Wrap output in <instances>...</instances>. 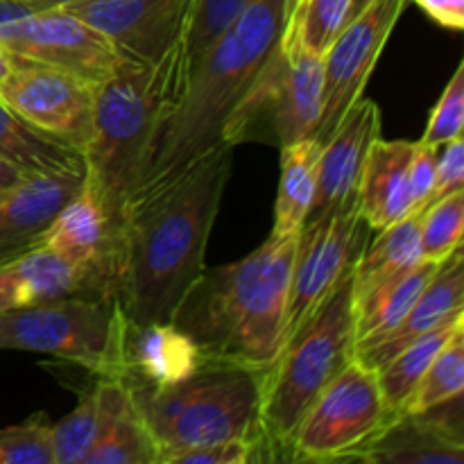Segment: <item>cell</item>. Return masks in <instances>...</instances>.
I'll use <instances>...</instances> for the list:
<instances>
[{
    "label": "cell",
    "instance_id": "e575fe53",
    "mask_svg": "<svg viewBox=\"0 0 464 464\" xmlns=\"http://www.w3.org/2000/svg\"><path fill=\"white\" fill-rule=\"evenodd\" d=\"M438 168V145H426L415 140L411 166H408V190H411L412 211H424L430 204Z\"/></svg>",
    "mask_w": 464,
    "mask_h": 464
},
{
    "label": "cell",
    "instance_id": "cb8c5ba5",
    "mask_svg": "<svg viewBox=\"0 0 464 464\" xmlns=\"http://www.w3.org/2000/svg\"><path fill=\"white\" fill-rule=\"evenodd\" d=\"M0 159L23 175L84 172V154L63 140L53 139L14 113L0 100Z\"/></svg>",
    "mask_w": 464,
    "mask_h": 464
},
{
    "label": "cell",
    "instance_id": "ac0fdd59",
    "mask_svg": "<svg viewBox=\"0 0 464 464\" xmlns=\"http://www.w3.org/2000/svg\"><path fill=\"white\" fill-rule=\"evenodd\" d=\"M464 313V258L462 247L456 249L438 272L429 281L411 311L406 313L401 322L388 334L379 338L362 340L353 347V358L367 370L376 372L397 356L403 347L417 340L420 335L429 334L435 326L453 320Z\"/></svg>",
    "mask_w": 464,
    "mask_h": 464
},
{
    "label": "cell",
    "instance_id": "4fadbf2b",
    "mask_svg": "<svg viewBox=\"0 0 464 464\" xmlns=\"http://www.w3.org/2000/svg\"><path fill=\"white\" fill-rule=\"evenodd\" d=\"M14 59V71L0 84V100L32 127L84 152L93 131L95 89L44 63Z\"/></svg>",
    "mask_w": 464,
    "mask_h": 464
},
{
    "label": "cell",
    "instance_id": "8992f818",
    "mask_svg": "<svg viewBox=\"0 0 464 464\" xmlns=\"http://www.w3.org/2000/svg\"><path fill=\"white\" fill-rule=\"evenodd\" d=\"M353 266L317 311L261 370L258 426L272 460H290V440L313 399L353 361Z\"/></svg>",
    "mask_w": 464,
    "mask_h": 464
},
{
    "label": "cell",
    "instance_id": "277c9868",
    "mask_svg": "<svg viewBox=\"0 0 464 464\" xmlns=\"http://www.w3.org/2000/svg\"><path fill=\"white\" fill-rule=\"evenodd\" d=\"M188 77L181 34L152 62L121 54L111 75L95 89L93 131L82 152L84 184L121 231L150 143L184 95Z\"/></svg>",
    "mask_w": 464,
    "mask_h": 464
},
{
    "label": "cell",
    "instance_id": "9c48e42d",
    "mask_svg": "<svg viewBox=\"0 0 464 464\" xmlns=\"http://www.w3.org/2000/svg\"><path fill=\"white\" fill-rule=\"evenodd\" d=\"M0 45L9 54L68 72L98 89L121 62L116 45L63 7L0 0Z\"/></svg>",
    "mask_w": 464,
    "mask_h": 464
},
{
    "label": "cell",
    "instance_id": "6da1fadb",
    "mask_svg": "<svg viewBox=\"0 0 464 464\" xmlns=\"http://www.w3.org/2000/svg\"><path fill=\"white\" fill-rule=\"evenodd\" d=\"M229 143L122 222L116 302L131 324H166L207 270V243L234 166Z\"/></svg>",
    "mask_w": 464,
    "mask_h": 464
},
{
    "label": "cell",
    "instance_id": "e0dca14e",
    "mask_svg": "<svg viewBox=\"0 0 464 464\" xmlns=\"http://www.w3.org/2000/svg\"><path fill=\"white\" fill-rule=\"evenodd\" d=\"M82 181L84 172L27 175L0 193V266L39 247L41 236Z\"/></svg>",
    "mask_w": 464,
    "mask_h": 464
},
{
    "label": "cell",
    "instance_id": "8fae6325",
    "mask_svg": "<svg viewBox=\"0 0 464 464\" xmlns=\"http://www.w3.org/2000/svg\"><path fill=\"white\" fill-rule=\"evenodd\" d=\"M367 225L356 208L306 222L297 234L288 304H285L284 343L317 311L344 272L353 266L365 245Z\"/></svg>",
    "mask_w": 464,
    "mask_h": 464
},
{
    "label": "cell",
    "instance_id": "83f0119b",
    "mask_svg": "<svg viewBox=\"0 0 464 464\" xmlns=\"http://www.w3.org/2000/svg\"><path fill=\"white\" fill-rule=\"evenodd\" d=\"M464 392V329L458 331L435 356L417 388L403 403L401 412L420 415L449 399L460 397Z\"/></svg>",
    "mask_w": 464,
    "mask_h": 464
},
{
    "label": "cell",
    "instance_id": "52a82bcc",
    "mask_svg": "<svg viewBox=\"0 0 464 464\" xmlns=\"http://www.w3.org/2000/svg\"><path fill=\"white\" fill-rule=\"evenodd\" d=\"M324 109V62L284 25L252 86L227 121L222 140L284 148L315 139Z\"/></svg>",
    "mask_w": 464,
    "mask_h": 464
},
{
    "label": "cell",
    "instance_id": "836d02e7",
    "mask_svg": "<svg viewBox=\"0 0 464 464\" xmlns=\"http://www.w3.org/2000/svg\"><path fill=\"white\" fill-rule=\"evenodd\" d=\"M464 125V63H458L449 80L447 89L440 95L438 104L430 111L429 125H426L421 143L426 145H442L447 140L462 136Z\"/></svg>",
    "mask_w": 464,
    "mask_h": 464
},
{
    "label": "cell",
    "instance_id": "d6a6232c",
    "mask_svg": "<svg viewBox=\"0 0 464 464\" xmlns=\"http://www.w3.org/2000/svg\"><path fill=\"white\" fill-rule=\"evenodd\" d=\"M0 464H53L50 421L44 412L0 429Z\"/></svg>",
    "mask_w": 464,
    "mask_h": 464
},
{
    "label": "cell",
    "instance_id": "ffe728a7",
    "mask_svg": "<svg viewBox=\"0 0 464 464\" xmlns=\"http://www.w3.org/2000/svg\"><path fill=\"white\" fill-rule=\"evenodd\" d=\"M98 435L84 464H161L159 449L121 379L98 376Z\"/></svg>",
    "mask_w": 464,
    "mask_h": 464
},
{
    "label": "cell",
    "instance_id": "7c38bea8",
    "mask_svg": "<svg viewBox=\"0 0 464 464\" xmlns=\"http://www.w3.org/2000/svg\"><path fill=\"white\" fill-rule=\"evenodd\" d=\"M408 0H372L353 21L340 30L329 45L324 62V109L315 139L324 143L347 113V109L362 98L367 80L401 18Z\"/></svg>",
    "mask_w": 464,
    "mask_h": 464
},
{
    "label": "cell",
    "instance_id": "30bf717a",
    "mask_svg": "<svg viewBox=\"0 0 464 464\" xmlns=\"http://www.w3.org/2000/svg\"><path fill=\"white\" fill-rule=\"evenodd\" d=\"M392 417L376 372L353 358L304 412L290 440V460H347Z\"/></svg>",
    "mask_w": 464,
    "mask_h": 464
},
{
    "label": "cell",
    "instance_id": "4316f807",
    "mask_svg": "<svg viewBox=\"0 0 464 464\" xmlns=\"http://www.w3.org/2000/svg\"><path fill=\"white\" fill-rule=\"evenodd\" d=\"M460 329H464V313L453 317V320L444 322V324L435 326L433 331L420 335L417 340H412L397 356L390 358L381 370H376V381H379L383 401L394 415L401 412L403 403L408 401V397L417 388L421 376L426 374L430 362L435 361V356L442 352L444 344Z\"/></svg>",
    "mask_w": 464,
    "mask_h": 464
},
{
    "label": "cell",
    "instance_id": "484cf974",
    "mask_svg": "<svg viewBox=\"0 0 464 464\" xmlns=\"http://www.w3.org/2000/svg\"><path fill=\"white\" fill-rule=\"evenodd\" d=\"M421 211L408 213L362 245L353 261V295H362L421 261Z\"/></svg>",
    "mask_w": 464,
    "mask_h": 464
},
{
    "label": "cell",
    "instance_id": "4dcf8cb0",
    "mask_svg": "<svg viewBox=\"0 0 464 464\" xmlns=\"http://www.w3.org/2000/svg\"><path fill=\"white\" fill-rule=\"evenodd\" d=\"M347 12L349 0H290L285 25L322 57L347 23Z\"/></svg>",
    "mask_w": 464,
    "mask_h": 464
},
{
    "label": "cell",
    "instance_id": "74e56055",
    "mask_svg": "<svg viewBox=\"0 0 464 464\" xmlns=\"http://www.w3.org/2000/svg\"><path fill=\"white\" fill-rule=\"evenodd\" d=\"M23 177H27V175H23L18 168H14L12 163H7L5 159H0V193L7 188H12L14 184H18Z\"/></svg>",
    "mask_w": 464,
    "mask_h": 464
},
{
    "label": "cell",
    "instance_id": "ba28073f",
    "mask_svg": "<svg viewBox=\"0 0 464 464\" xmlns=\"http://www.w3.org/2000/svg\"><path fill=\"white\" fill-rule=\"evenodd\" d=\"M127 317L116 297H63L0 313V352L45 353L121 379Z\"/></svg>",
    "mask_w": 464,
    "mask_h": 464
},
{
    "label": "cell",
    "instance_id": "d4e9b609",
    "mask_svg": "<svg viewBox=\"0 0 464 464\" xmlns=\"http://www.w3.org/2000/svg\"><path fill=\"white\" fill-rule=\"evenodd\" d=\"M281 150V175L275 202L272 236H297L311 211L317 188V163L322 143L317 139L295 140Z\"/></svg>",
    "mask_w": 464,
    "mask_h": 464
},
{
    "label": "cell",
    "instance_id": "1f68e13d",
    "mask_svg": "<svg viewBox=\"0 0 464 464\" xmlns=\"http://www.w3.org/2000/svg\"><path fill=\"white\" fill-rule=\"evenodd\" d=\"M249 0H193L184 30V50L188 68L198 66L199 59L225 34L231 23L240 16Z\"/></svg>",
    "mask_w": 464,
    "mask_h": 464
},
{
    "label": "cell",
    "instance_id": "7402d4cb",
    "mask_svg": "<svg viewBox=\"0 0 464 464\" xmlns=\"http://www.w3.org/2000/svg\"><path fill=\"white\" fill-rule=\"evenodd\" d=\"M412 150V140H385L383 136L372 143L356 198V211L367 229L381 231L412 213L408 190Z\"/></svg>",
    "mask_w": 464,
    "mask_h": 464
},
{
    "label": "cell",
    "instance_id": "d6986e66",
    "mask_svg": "<svg viewBox=\"0 0 464 464\" xmlns=\"http://www.w3.org/2000/svg\"><path fill=\"white\" fill-rule=\"evenodd\" d=\"M75 295L113 297L95 284L93 276L45 247H34L0 266V313Z\"/></svg>",
    "mask_w": 464,
    "mask_h": 464
},
{
    "label": "cell",
    "instance_id": "5b68a950",
    "mask_svg": "<svg viewBox=\"0 0 464 464\" xmlns=\"http://www.w3.org/2000/svg\"><path fill=\"white\" fill-rule=\"evenodd\" d=\"M125 385L157 444L161 464L190 449L263 438L258 426L261 370L204 358L188 376L172 383Z\"/></svg>",
    "mask_w": 464,
    "mask_h": 464
},
{
    "label": "cell",
    "instance_id": "ab89813d",
    "mask_svg": "<svg viewBox=\"0 0 464 464\" xmlns=\"http://www.w3.org/2000/svg\"><path fill=\"white\" fill-rule=\"evenodd\" d=\"M25 3L34 5V7L45 9V7H68V5L82 3V0H25Z\"/></svg>",
    "mask_w": 464,
    "mask_h": 464
},
{
    "label": "cell",
    "instance_id": "44dd1931",
    "mask_svg": "<svg viewBox=\"0 0 464 464\" xmlns=\"http://www.w3.org/2000/svg\"><path fill=\"white\" fill-rule=\"evenodd\" d=\"M204 361L198 344L166 324H131L127 322L122 343L121 381L130 385H166L188 376Z\"/></svg>",
    "mask_w": 464,
    "mask_h": 464
},
{
    "label": "cell",
    "instance_id": "3957f363",
    "mask_svg": "<svg viewBox=\"0 0 464 464\" xmlns=\"http://www.w3.org/2000/svg\"><path fill=\"white\" fill-rule=\"evenodd\" d=\"M295 245L297 236H270L240 261L207 267L170 322L204 358L266 370L284 347Z\"/></svg>",
    "mask_w": 464,
    "mask_h": 464
},
{
    "label": "cell",
    "instance_id": "603a6c76",
    "mask_svg": "<svg viewBox=\"0 0 464 464\" xmlns=\"http://www.w3.org/2000/svg\"><path fill=\"white\" fill-rule=\"evenodd\" d=\"M442 263L426 261L421 258L401 275L383 281L376 288L362 295H353V329H356V343L379 338V335L392 331L399 322L406 317L412 304L429 285L433 275Z\"/></svg>",
    "mask_w": 464,
    "mask_h": 464
},
{
    "label": "cell",
    "instance_id": "7a4b0ae2",
    "mask_svg": "<svg viewBox=\"0 0 464 464\" xmlns=\"http://www.w3.org/2000/svg\"><path fill=\"white\" fill-rule=\"evenodd\" d=\"M288 7L290 0H249L229 30L199 59L184 95L150 143L125 218L225 143L227 121L279 41Z\"/></svg>",
    "mask_w": 464,
    "mask_h": 464
},
{
    "label": "cell",
    "instance_id": "d590c367",
    "mask_svg": "<svg viewBox=\"0 0 464 464\" xmlns=\"http://www.w3.org/2000/svg\"><path fill=\"white\" fill-rule=\"evenodd\" d=\"M464 188V143L462 136L438 145V168H435V186L430 202Z\"/></svg>",
    "mask_w": 464,
    "mask_h": 464
},
{
    "label": "cell",
    "instance_id": "f1b7e54d",
    "mask_svg": "<svg viewBox=\"0 0 464 464\" xmlns=\"http://www.w3.org/2000/svg\"><path fill=\"white\" fill-rule=\"evenodd\" d=\"M100 403L98 385L80 392L75 411L63 417L57 424H50V451L53 464H84L86 453L91 451L98 435Z\"/></svg>",
    "mask_w": 464,
    "mask_h": 464
},
{
    "label": "cell",
    "instance_id": "8d00e7d4",
    "mask_svg": "<svg viewBox=\"0 0 464 464\" xmlns=\"http://www.w3.org/2000/svg\"><path fill=\"white\" fill-rule=\"evenodd\" d=\"M415 3L440 25L456 32L464 27V0H415Z\"/></svg>",
    "mask_w": 464,
    "mask_h": 464
},
{
    "label": "cell",
    "instance_id": "60d3db41",
    "mask_svg": "<svg viewBox=\"0 0 464 464\" xmlns=\"http://www.w3.org/2000/svg\"><path fill=\"white\" fill-rule=\"evenodd\" d=\"M372 0H349V12H347V23L349 21H353V18L358 16V14L362 12V9L367 7V5H370ZM347 23H344V25H347Z\"/></svg>",
    "mask_w": 464,
    "mask_h": 464
},
{
    "label": "cell",
    "instance_id": "9a60e30c",
    "mask_svg": "<svg viewBox=\"0 0 464 464\" xmlns=\"http://www.w3.org/2000/svg\"><path fill=\"white\" fill-rule=\"evenodd\" d=\"M379 136V107L372 100L358 98L340 118L329 139L322 143L315 198H313L311 211H308L304 225L356 208L362 166H365L372 143Z\"/></svg>",
    "mask_w": 464,
    "mask_h": 464
},
{
    "label": "cell",
    "instance_id": "f35d334b",
    "mask_svg": "<svg viewBox=\"0 0 464 464\" xmlns=\"http://www.w3.org/2000/svg\"><path fill=\"white\" fill-rule=\"evenodd\" d=\"M14 63H16V59H14V54H9L7 50L0 45V84H3L5 80H7L9 72L14 71Z\"/></svg>",
    "mask_w": 464,
    "mask_h": 464
},
{
    "label": "cell",
    "instance_id": "f546056e",
    "mask_svg": "<svg viewBox=\"0 0 464 464\" xmlns=\"http://www.w3.org/2000/svg\"><path fill=\"white\" fill-rule=\"evenodd\" d=\"M464 231V188L453 190L435 199L421 211L420 243L421 258L447 261L456 249L462 247Z\"/></svg>",
    "mask_w": 464,
    "mask_h": 464
},
{
    "label": "cell",
    "instance_id": "2e32d148",
    "mask_svg": "<svg viewBox=\"0 0 464 464\" xmlns=\"http://www.w3.org/2000/svg\"><path fill=\"white\" fill-rule=\"evenodd\" d=\"M190 3L193 0H82L63 9L102 32L121 54L152 62L184 34Z\"/></svg>",
    "mask_w": 464,
    "mask_h": 464
},
{
    "label": "cell",
    "instance_id": "5bb4252c",
    "mask_svg": "<svg viewBox=\"0 0 464 464\" xmlns=\"http://www.w3.org/2000/svg\"><path fill=\"white\" fill-rule=\"evenodd\" d=\"M462 394L430 411L399 412L347 460L370 464H464Z\"/></svg>",
    "mask_w": 464,
    "mask_h": 464
}]
</instances>
